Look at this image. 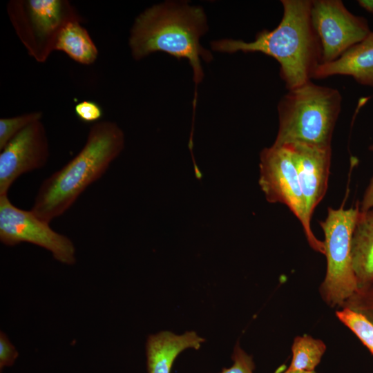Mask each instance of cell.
<instances>
[{
	"instance_id": "1",
	"label": "cell",
	"mask_w": 373,
	"mask_h": 373,
	"mask_svg": "<svg viewBox=\"0 0 373 373\" xmlns=\"http://www.w3.org/2000/svg\"><path fill=\"white\" fill-rule=\"evenodd\" d=\"M283 16L271 30L258 32L254 41L230 39L211 43L218 52H259L272 57L280 64V75L286 88L294 89L310 81L321 64L320 40L311 21L312 1L282 0Z\"/></svg>"
},
{
	"instance_id": "2",
	"label": "cell",
	"mask_w": 373,
	"mask_h": 373,
	"mask_svg": "<svg viewBox=\"0 0 373 373\" xmlns=\"http://www.w3.org/2000/svg\"><path fill=\"white\" fill-rule=\"evenodd\" d=\"M124 147V134L116 123H94L81 151L43 181L31 211L48 223L63 215L89 185L104 174Z\"/></svg>"
},
{
	"instance_id": "3",
	"label": "cell",
	"mask_w": 373,
	"mask_h": 373,
	"mask_svg": "<svg viewBox=\"0 0 373 373\" xmlns=\"http://www.w3.org/2000/svg\"><path fill=\"white\" fill-rule=\"evenodd\" d=\"M206 15L200 7L166 2L145 10L135 19L131 30L129 46L135 59L155 52H164L178 59L189 60L195 84L204 76L201 59L213 57L200 44L207 30Z\"/></svg>"
},
{
	"instance_id": "4",
	"label": "cell",
	"mask_w": 373,
	"mask_h": 373,
	"mask_svg": "<svg viewBox=\"0 0 373 373\" xmlns=\"http://www.w3.org/2000/svg\"><path fill=\"white\" fill-rule=\"evenodd\" d=\"M341 101L338 90L311 81L289 90L278 106L279 127L274 144L298 142L331 147Z\"/></svg>"
},
{
	"instance_id": "5",
	"label": "cell",
	"mask_w": 373,
	"mask_h": 373,
	"mask_svg": "<svg viewBox=\"0 0 373 373\" xmlns=\"http://www.w3.org/2000/svg\"><path fill=\"white\" fill-rule=\"evenodd\" d=\"M359 211L358 206L347 209L329 207L325 220L319 222L324 233L327 259L320 294L332 307H341L358 289L352 263L351 242Z\"/></svg>"
},
{
	"instance_id": "6",
	"label": "cell",
	"mask_w": 373,
	"mask_h": 373,
	"mask_svg": "<svg viewBox=\"0 0 373 373\" xmlns=\"http://www.w3.org/2000/svg\"><path fill=\"white\" fill-rule=\"evenodd\" d=\"M8 15L28 54L43 63L55 50L58 36L70 22L84 19L66 0H12Z\"/></svg>"
},
{
	"instance_id": "7",
	"label": "cell",
	"mask_w": 373,
	"mask_h": 373,
	"mask_svg": "<svg viewBox=\"0 0 373 373\" xmlns=\"http://www.w3.org/2000/svg\"><path fill=\"white\" fill-rule=\"evenodd\" d=\"M259 184L270 203L285 204L300 222L310 247L324 254L323 241L313 233L307 218L298 172L285 144L265 148L260 155Z\"/></svg>"
},
{
	"instance_id": "8",
	"label": "cell",
	"mask_w": 373,
	"mask_h": 373,
	"mask_svg": "<svg viewBox=\"0 0 373 373\" xmlns=\"http://www.w3.org/2000/svg\"><path fill=\"white\" fill-rule=\"evenodd\" d=\"M0 240L8 246L29 242L50 251L57 260L66 265L75 262V248L66 236L50 227L30 211L15 206L8 195H0Z\"/></svg>"
},
{
	"instance_id": "9",
	"label": "cell",
	"mask_w": 373,
	"mask_h": 373,
	"mask_svg": "<svg viewBox=\"0 0 373 373\" xmlns=\"http://www.w3.org/2000/svg\"><path fill=\"white\" fill-rule=\"evenodd\" d=\"M311 21L321 42V64L336 60L371 32L366 19L353 15L339 0L312 1Z\"/></svg>"
},
{
	"instance_id": "10",
	"label": "cell",
	"mask_w": 373,
	"mask_h": 373,
	"mask_svg": "<svg viewBox=\"0 0 373 373\" xmlns=\"http://www.w3.org/2000/svg\"><path fill=\"white\" fill-rule=\"evenodd\" d=\"M49 157V144L41 120L19 133L1 151L0 195H8L14 182L23 173L44 166Z\"/></svg>"
},
{
	"instance_id": "11",
	"label": "cell",
	"mask_w": 373,
	"mask_h": 373,
	"mask_svg": "<svg viewBox=\"0 0 373 373\" xmlns=\"http://www.w3.org/2000/svg\"><path fill=\"white\" fill-rule=\"evenodd\" d=\"M296 166L307 218L311 220L316 206L324 198L328 184L332 148L303 142L283 144Z\"/></svg>"
},
{
	"instance_id": "12",
	"label": "cell",
	"mask_w": 373,
	"mask_h": 373,
	"mask_svg": "<svg viewBox=\"0 0 373 373\" xmlns=\"http://www.w3.org/2000/svg\"><path fill=\"white\" fill-rule=\"evenodd\" d=\"M349 75L358 83L373 87V32L336 60L318 65L312 78Z\"/></svg>"
},
{
	"instance_id": "13",
	"label": "cell",
	"mask_w": 373,
	"mask_h": 373,
	"mask_svg": "<svg viewBox=\"0 0 373 373\" xmlns=\"http://www.w3.org/2000/svg\"><path fill=\"white\" fill-rule=\"evenodd\" d=\"M204 339L193 331L181 335L162 331L148 337L146 351L149 373H171L176 357L184 350L200 347Z\"/></svg>"
},
{
	"instance_id": "14",
	"label": "cell",
	"mask_w": 373,
	"mask_h": 373,
	"mask_svg": "<svg viewBox=\"0 0 373 373\" xmlns=\"http://www.w3.org/2000/svg\"><path fill=\"white\" fill-rule=\"evenodd\" d=\"M351 256L358 289L373 284V208L359 211L352 237Z\"/></svg>"
},
{
	"instance_id": "15",
	"label": "cell",
	"mask_w": 373,
	"mask_h": 373,
	"mask_svg": "<svg viewBox=\"0 0 373 373\" xmlns=\"http://www.w3.org/2000/svg\"><path fill=\"white\" fill-rule=\"evenodd\" d=\"M82 21L68 23L59 33L55 50L62 51L75 61L90 65L95 61L98 50Z\"/></svg>"
},
{
	"instance_id": "16",
	"label": "cell",
	"mask_w": 373,
	"mask_h": 373,
	"mask_svg": "<svg viewBox=\"0 0 373 373\" xmlns=\"http://www.w3.org/2000/svg\"><path fill=\"white\" fill-rule=\"evenodd\" d=\"M325 350L326 345L320 339L306 334L296 336L291 346V362L287 371H314Z\"/></svg>"
},
{
	"instance_id": "17",
	"label": "cell",
	"mask_w": 373,
	"mask_h": 373,
	"mask_svg": "<svg viewBox=\"0 0 373 373\" xmlns=\"http://www.w3.org/2000/svg\"><path fill=\"white\" fill-rule=\"evenodd\" d=\"M336 312L338 319L354 332L373 354V323L361 314L347 307Z\"/></svg>"
},
{
	"instance_id": "18",
	"label": "cell",
	"mask_w": 373,
	"mask_h": 373,
	"mask_svg": "<svg viewBox=\"0 0 373 373\" xmlns=\"http://www.w3.org/2000/svg\"><path fill=\"white\" fill-rule=\"evenodd\" d=\"M42 113L39 111L22 114L12 117L0 119V151L19 133L30 124L41 120Z\"/></svg>"
},
{
	"instance_id": "19",
	"label": "cell",
	"mask_w": 373,
	"mask_h": 373,
	"mask_svg": "<svg viewBox=\"0 0 373 373\" xmlns=\"http://www.w3.org/2000/svg\"><path fill=\"white\" fill-rule=\"evenodd\" d=\"M341 307L358 312L373 323V284L358 289Z\"/></svg>"
},
{
	"instance_id": "20",
	"label": "cell",
	"mask_w": 373,
	"mask_h": 373,
	"mask_svg": "<svg viewBox=\"0 0 373 373\" xmlns=\"http://www.w3.org/2000/svg\"><path fill=\"white\" fill-rule=\"evenodd\" d=\"M74 111L78 119L86 123H96L103 116L102 107L97 102L90 100L77 103Z\"/></svg>"
},
{
	"instance_id": "21",
	"label": "cell",
	"mask_w": 373,
	"mask_h": 373,
	"mask_svg": "<svg viewBox=\"0 0 373 373\" xmlns=\"http://www.w3.org/2000/svg\"><path fill=\"white\" fill-rule=\"evenodd\" d=\"M232 358L233 361L232 366L224 368L220 373H254V363L251 356L238 345L235 347Z\"/></svg>"
},
{
	"instance_id": "22",
	"label": "cell",
	"mask_w": 373,
	"mask_h": 373,
	"mask_svg": "<svg viewBox=\"0 0 373 373\" xmlns=\"http://www.w3.org/2000/svg\"><path fill=\"white\" fill-rule=\"evenodd\" d=\"M19 354L15 347L10 342L7 336L3 332L0 333V370L6 366L14 364Z\"/></svg>"
},
{
	"instance_id": "23",
	"label": "cell",
	"mask_w": 373,
	"mask_h": 373,
	"mask_svg": "<svg viewBox=\"0 0 373 373\" xmlns=\"http://www.w3.org/2000/svg\"><path fill=\"white\" fill-rule=\"evenodd\" d=\"M369 149L373 151V144L369 146ZM373 208V177L371 178L367 186L362 201L359 206L361 211H365Z\"/></svg>"
},
{
	"instance_id": "24",
	"label": "cell",
	"mask_w": 373,
	"mask_h": 373,
	"mask_svg": "<svg viewBox=\"0 0 373 373\" xmlns=\"http://www.w3.org/2000/svg\"><path fill=\"white\" fill-rule=\"evenodd\" d=\"M358 3L364 9L373 14V0H359Z\"/></svg>"
},
{
	"instance_id": "25",
	"label": "cell",
	"mask_w": 373,
	"mask_h": 373,
	"mask_svg": "<svg viewBox=\"0 0 373 373\" xmlns=\"http://www.w3.org/2000/svg\"><path fill=\"white\" fill-rule=\"evenodd\" d=\"M283 373H316L315 371L312 372H307V371H292V372H288L285 371Z\"/></svg>"
}]
</instances>
